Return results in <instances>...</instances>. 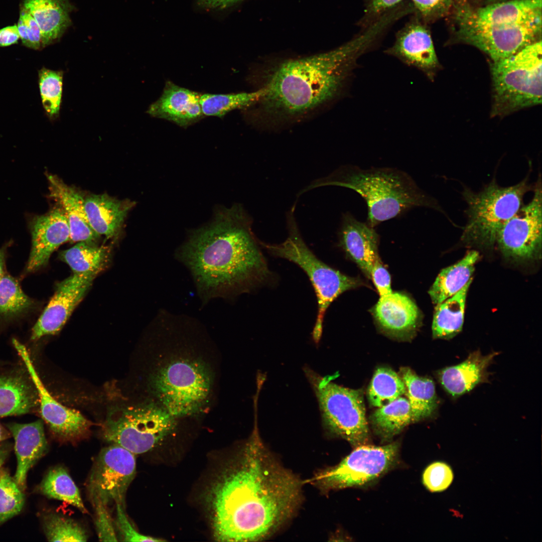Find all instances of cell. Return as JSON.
<instances>
[{
  "instance_id": "46",
  "label": "cell",
  "mask_w": 542,
  "mask_h": 542,
  "mask_svg": "<svg viewBox=\"0 0 542 542\" xmlns=\"http://www.w3.org/2000/svg\"><path fill=\"white\" fill-rule=\"evenodd\" d=\"M423 16L431 17L442 15L451 7L453 0H412Z\"/></svg>"
},
{
  "instance_id": "29",
  "label": "cell",
  "mask_w": 542,
  "mask_h": 542,
  "mask_svg": "<svg viewBox=\"0 0 542 542\" xmlns=\"http://www.w3.org/2000/svg\"><path fill=\"white\" fill-rule=\"evenodd\" d=\"M479 258L478 251L470 250L459 261L443 268L429 291L433 303L439 304L459 291L472 279Z\"/></svg>"
},
{
  "instance_id": "33",
  "label": "cell",
  "mask_w": 542,
  "mask_h": 542,
  "mask_svg": "<svg viewBox=\"0 0 542 542\" xmlns=\"http://www.w3.org/2000/svg\"><path fill=\"white\" fill-rule=\"evenodd\" d=\"M59 258L70 266L73 274L97 276L104 269L108 262V252L105 247L78 242L73 247L60 252Z\"/></svg>"
},
{
  "instance_id": "50",
  "label": "cell",
  "mask_w": 542,
  "mask_h": 542,
  "mask_svg": "<svg viewBox=\"0 0 542 542\" xmlns=\"http://www.w3.org/2000/svg\"><path fill=\"white\" fill-rule=\"evenodd\" d=\"M11 450L10 446L7 444L0 445V469L7 458Z\"/></svg>"
},
{
  "instance_id": "6",
  "label": "cell",
  "mask_w": 542,
  "mask_h": 542,
  "mask_svg": "<svg viewBox=\"0 0 542 542\" xmlns=\"http://www.w3.org/2000/svg\"><path fill=\"white\" fill-rule=\"evenodd\" d=\"M531 189L527 177L508 187L500 186L493 179L479 192L465 188L462 196L467 204V221L462 241L481 247H493L499 230L522 206L524 195Z\"/></svg>"
},
{
  "instance_id": "51",
  "label": "cell",
  "mask_w": 542,
  "mask_h": 542,
  "mask_svg": "<svg viewBox=\"0 0 542 542\" xmlns=\"http://www.w3.org/2000/svg\"><path fill=\"white\" fill-rule=\"evenodd\" d=\"M7 245L0 248V280L5 274V259Z\"/></svg>"
},
{
  "instance_id": "38",
  "label": "cell",
  "mask_w": 542,
  "mask_h": 542,
  "mask_svg": "<svg viewBox=\"0 0 542 542\" xmlns=\"http://www.w3.org/2000/svg\"><path fill=\"white\" fill-rule=\"evenodd\" d=\"M45 534L50 541H85L87 535L83 528L73 520L54 513L44 515Z\"/></svg>"
},
{
  "instance_id": "34",
  "label": "cell",
  "mask_w": 542,
  "mask_h": 542,
  "mask_svg": "<svg viewBox=\"0 0 542 542\" xmlns=\"http://www.w3.org/2000/svg\"><path fill=\"white\" fill-rule=\"evenodd\" d=\"M40 492L48 498L66 502L87 513L78 488L67 471L62 466L50 469L40 486Z\"/></svg>"
},
{
  "instance_id": "25",
  "label": "cell",
  "mask_w": 542,
  "mask_h": 542,
  "mask_svg": "<svg viewBox=\"0 0 542 542\" xmlns=\"http://www.w3.org/2000/svg\"><path fill=\"white\" fill-rule=\"evenodd\" d=\"M134 205L129 200H120L107 194H92L84 198L85 210L92 229L99 236L116 237L124 220Z\"/></svg>"
},
{
  "instance_id": "35",
  "label": "cell",
  "mask_w": 542,
  "mask_h": 542,
  "mask_svg": "<svg viewBox=\"0 0 542 542\" xmlns=\"http://www.w3.org/2000/svg\"><path fill=\"white\" fill-rule=\"evenodd\" d=\"M264 90L261 88L252 92L201 94L200 102L204 116L223 117L228 112L258 102Z\"/></svg>"
},
{
  "instance_id": "26",
  "label": "cell",
  "mask_w": 542,
  "mask_h": 542,
  "mask_svg": "<svg viewBox=\"0 0 542 542\" xmlns=\"http://www.w3.org/2000/svg\"><path fill=\"white\" fill-rule=\"evenodd\" d=\"M474 20L490 25H510L541 18V0H511L473 10L461 5Z\"/></svg>"
},
{
  "instance_id": "13",
  "label": "cell",
  "mask_w": 542,
  "mask_h": 542,
  "mask_svg": "<svg viewBox=\"0 0 542 542\" xmlns=\"http://www.w3.org/2000/svg\"><path fill=\"white\" fill-rule=\"evenodd\" d=\"M531 200L523 204L499 230L496 243L505 256L528 260L541 256L542 192L540 177Z\"/></svg>"
},
{
  "instance_id": "37",
  "label": "cell",
  "mask_w": 542,
  "mask_h": 542,
  "mask_svg": "<svg viewBox=\"0 0 542 542\" xmlns=\"http://www.w3.org/2000/svg\"><path fill=\"white\" fill-rule=\"evenodd\" d=\"M34 306L33 300L23 292L16 280L4 274L0 280V316L7 318L16 316Z\"/></svg>"
},
{
  "instance_id": "10",
  "label": "cell",
  "mask_w": 542,
  "mask_h": 542,
  "mask_svg": "<svg viewBox=\"0 0 542 542\" xmlns=\"http://www.w3.org/2000/svg\"><path fill=\"white\" fill-rule=\"evenodd\" d=\"M157 396L172 417L193 414L208 396L211 376L208 368L197 361L180 359L160 369L153 379Z\"/></svg>"
},
{
  "instance_id": "15",
  "label": "cell",
  "mask_w": 542,
  "mask_h": 542,
  "mask_svg": "<svg viewBox=\"0 0 542 542\" xmlns=\"http://www.w3.org/2000/svg\"><path fill=\"white\" fill-rule=\"evenodd\" d=\"M12 343L24 362L36 390L42 417L53 433L66 441L84 438L88 434L91 423L78 411L62 405L51 395L35 370L25 346L16 339H13Z\"/></svg>"
},
{
  "instance_id": "36",
  "label": "cell",
  "mask_w": 542,
  "mask_h": 542,
  "mask_svg": "<svg viewBox=\"0 0 542 542\" xmlns=\"http://www.w3.org/2000/svg\"><path fill=\"white\" fill-rule=\"evenodd\" d=\"M405 388L401 377L386 367L375 371L368 389L371 404L377 408L386 405L405 394Z\"/></svg>"
},
{
  "instance_id": "22",
  "label": "cell",
  "mask_w": 542,
  "mask_h": 542,
  "mask_svg": "<svg viewBox=\"0 0 542 542\" xmlns=\"http://www.w3.org/2000/svg\"><path fill=\"white\" fill-rule=\"evenodd\" d=\"M498 354L493 352L483 355L479 350L470 353L461 363L439 370V382L451 397L457 398L477 385L489 381L487 368Z\"/></svg>"
},
{
  "instance_id": "20",
  "label": "cell",
  "mask_w": 542,
  "mask_h": 542,
  "mask_svg": "<svg viewBox=\"0 0 542 542\" xmlns=\"http://www.w3.org/2000/svg\"><path fill=\"white\" fill-rule=\"evenodd\" d=\"M201 94L166 82L160 98L153 103L147 112L186 127L200 120L204 115L200 102Z\"/></svg>"
},
{
  "instance_id": "52",
  "label": "cell",
  "mask_w": 542,
  "mask_h": 542,
  "mask_svg": "<svg viewBox=\"0 0 542 542\" xmlns=\"http://www.w3.org/2000/svg\"><path fill=\"white\" fill-rule=\"evenodd\" d=\"M7 434H6L5 431L3 429V428L0 425V442H1L3 440H5L7 438Z\"/></svg>"
},
{
  "instance_id": "12",
  "label": "cell",
  "mask_w": 542,
  "mask_h": 542,
  "mask_svg": "<svg viewBox=\"0 0 542 542\" xmlns=\"http://www.w3.org/2000/svg\"><path fill=\"white\" fill-rule=\"evenodd\" d=\"M458 36L487 54L493 62L505 59L540 40L541 18L510 25H490L478 22L461 5L457 10Z\"/></svg>"
},
{
  "instance_id": "18",
  "label": "cell",
  "mask_w": 542,
  "mask_h": 542,
  "mask_svg": "<svg viewBox=\"0 0 542 542\" xmlns=\"http://www.w3.org/2000/svg\"><path fill=\"white\" fill-rule=\"evenodd\" d=\"M386 53L420 70L431 80L439 67L431 36L421 24L409 26Z\"/></svg>"
},
{
  "instance_id": "2",
  "label": "cell",
  "mask_w": 542,
  "mask_h": 542,
  "mask_svg": "<svg viewBox=\"0 0 542 542\" xmlns=\"http://www.w3.org/2000/svg\"><path fill=\"white\" fill-rule=\"evenodd\" d=\"M252 223L240 204L217 209L213 221L191 233L177 250L176 257L189 269L204 303L232 299L276 281Z\"/></svg>"
},
{
  "instance_id": "14",
  "label": "cell",
  "mask_w": 542,
  "mask_h": 542,
  "mask_svg": "<svg viewBox=\"0 0 542 542\" xmlns=\"http://www.w3.org/2000/svg\"><path fill=\"white\" fill-rule=\"evenodd\" d=\"M135 454L113 444L99 454L88 482V490L93 504L107 506L112 503L125 507L126 491L136 472Z\"/></svg>"
},
{
  "instance_id": "7",
  "label": "cell",
  "mask_w": 542,
  "mask_h": 542,
  "mask_svg": "<svg viewBox=\"0 0 542 542\" xmlns=\"http://www.w3.org/2000/svg\"><path fill=\"white\" fill-rule=\"evenodd\" d=\"M541 42L530 44L491 65L494 115L541 102Z\"/></svg>"
},
{
  "instance_id": "49",
  "label": "cell",
  "mask_w": 542,
  "mask_h": 542,
  "mask_svg": "<svg viewBox=\"0 0 542 542\" xmlns=\"http://www.w3.org/2000/svg\"><path fill=\"white\" fill-rule=\"evenodd\" d=\"M402 0H372L370 9L372 12L378 13L392 7Z\"/></svg>"
},
{
  "instance_id": "19",
  "label": "cell",
  "mask_w": 542,
  "mask_h": 542,
  "mask_svg": "<svg viewBox=\"0 0 542 542\" xmlns=\"http://www.w3.org/2000/svg\"><path fill=\"white\" fill-rule=\"evenodd\" d=\"M339 238V245L370 278L373 264L379 258V236L374 227L346 212L342 214Z\"/></svg>"
},
{
  "instance_id": "8",
  "label": "cell",
  "mask_w": 542,
  "mask_h": 542,
  "mask_svg": "<svg viewBox=\"0 0 542 542\" xmlns=\"http://www.w3.org/2000/svg\"><path fill=\"white\" fill-rule=\"evenodd\" d=\"M304 371L317 399L325 429L354 447L367 444L369 433L361 391L333 382L334 376H322L307 366Z\"/></svg>"
},
{
  "instance_id": "41",
  "label": "cell",
  "mask_w": 542,
  "mask_h": 542,
  "mask_svg": "<svg viewBox=\"0 0 542 542\" xmlns=\"http://www.w3.org/2000/svg\"><path fill=\"white\" fill-rule=\"evenodd\" d=\"M454 473L451 467L443 462L431 464L423 474V482L429 491L441 492L446 490L452 484Z\"/></svg>"
},
{
  "instance_id": "32",
  "label": "cell",
  "mask_w": 542,
  "mask_h": 542,
  "mask_svg": "<svg viewBox=\"0 0 542 542\" xmlns=\"http://www.w3.org/2000/svg\"><path fill=\"white\" fill-rule=\"evenodd\" d=\"M372 427L383 440H388L415 422L407 398L400 396L375 411L371 417Z\"/></svg>"
},
{
  "instance_id": "5",
  "label": "cell",
  "mask_w": 542,
  "mask_h": 542,
  "mask_svg": "<svg viewBox=\"0 0 542 542\" xmlns=\"http://www.w3.org/2000/svg\"><path fill=\"white\" fill-rule=\"evenodd\" d=\"M294 210L295 206L287 215L288 235L284 242L270 244L259 240V243L271 255L285 258L298 265L308 276L317 300L318 311L312 338L314 342L318 344L328 307L340 295L358 287L361 282L331 267L315 255L302 237L294 216Z\"/></svg>"
},
{
  "instance_id": "43",
  "label": "cell",
  "mask_w": 542,
  "mask_h": 542,
  "mask_svg": "<svg viewBox=\"0 0 542 542\" xmlns=\"http://www.w3.org/2000/svg\"><path fill=\"white\" fill-rule=\"evenodd\" d=\"M124 507L116 504V525L123 541H160V539L144 535L139 533L128 520L125 513Z\"/></svg>"
},
{
  "instance_id": "9",
  "label": "cell",
  "mask_w": 542,
  "mask_h": 542,
  "mask_svg": "<svg viewBox=\"0 0 542 542\" xmlns=\"http://www.w3.org/2000/svg\"><path fill=\"white\" fill-rule=\"evenodd\" d=\"M173 417L153 404L116 405L103 425L105 440L134 454L155 448L173 430Z\"/></svg>"
},
{
  "instance_id": "1",
  "label": "cell",
  "mask_w": 542,
  "mask_h": 542,
  "mask_svg": "<svg viewBox=\"0 0 542 542\" xmlns=\"http://www.w3.org/2000/svg\"><path fill=\"white\" fill-rule=\"evenodd\" d=\"M302 487L300 479L265 446L255 421L239 459L213 488L215 538L242 542L269 537L296 514Z\"/></svg>"
},
{
  "instance_id": "42",
  "label": "cell",
  "mask_w": 542,
  "mask_h": 542,
  "mask_svg": "<svg viewBox=\"0 0 542 542\" xmlns=\"http://www.w3.org/2000/svg\"><path fill=\"white\" fill-rule=\"evenodd\" d=\"M20 39L24 45L35 50L44 48L41 29L34 18L21 8L17 24Z\"/></svg>"
},
{
  "instance_id": "47",
  "label": "cell",
  "mask_w": 542,
  "mask_h": 542,
  "mask_svg": "<svg viewBox=\"0 0 542 542\" xmlns=\"http://www.w3.org/2000/svg\"><path fill=\"white\" fill-rule=\"evenodd\" d=\"M19 39L20 36L17 25L0 29V47L16 44Z\"/></svg>"
},
{
  "instance_id": "44",
  "label": "cell",
  "mask_w": 542,
  "mask_h": 542,
  "mask_svg": "<svg viewBox=\"0 0 542 542\" xmlns=\"http://www.w3.org/2000/svg\"><path fill=\"white\" fill-rule=\"evenodd\" d=\"M95 510V524L101 541H117V536L107 507L101 503L93 504Z\"/></svg>"
},
{
  "instance_id": "24",
  "label": "cell",
  "mask_w": 542,
  "mask_h": 542,
  "mask_svg": "<svg viewBox=\"0 0 542 542\" xmlns=\"http://www.w3.org/2000/svg\"><path fill=\"white\" fill-rule=\"evenodd\" d=\"M50 196L63 210L70 228V241L93 243L99 235L90 225L84 207V198L75 189L57 176L47 175Z\"/></svg>"
},
{
  "instance_id": "21",
  "label": "cell",
  "mask_w": 542,
  "mask_h": 542,
  "mask_svg": "<svg viewBox=\"0 0 542 542\" xmlns=\"http://www.w3.org/2000/svg\"><path fill=\"white\" fill-rule=\"evenodd\" d=\"M372 313L384 331L397 337L414 333L421 321L416 304L408 296L399 293L392 292L380 297Z\"/></svg>"
},
{
  "instance_id": "17",
  "label": "cell",
  "mask_w": 542,
  "mask_h": 542,
  "mask_svg": "<svg viewBox=\"0 0 542 542\" xmlns=\"http://www.w3.org/2000/svg\"><path fill=\"white\" fill-rule=\"evenodd\" d=\"M32 248L26 267L34 272L46 265L52 253L61 245L70 241V228L60 206L48 213L34 217L30 221Z\"/></svg>"
},
{
  "instance_id": "45",
  "label": "cell",
  "mask_w": 542,
  "mask_h": 542,
  "mask_svg": "<svg viewBox=\"0 0 542 542\" xmlns=\"http://www.w3.org/2000/svg\"><path fill=\"white\" fill-rule=\"evenodd\" d=\"M370 279H372L375 286L380 297L391 294L390 275L383 266L379 258L373 264L370 273Z\"/></svg>"
},
{
  "instance_id": "30",
  "label": "cell",
  "mask_w": 542,
  "mask_h": 542,
  "mask_svg": "<svg viewBox=\"0 0 542 542\" xmlns=\"http://www.w3.org/2000/svg\"><path fill=\"white\" fill-rule=\"evenodd\" d=\"M472 280L455 295L437 305L432 326L434 338L450 340L462 331L466 300Z\"/></svg>"
},
{
  "instance_id": "4",
  "label": "cell",
  "mask_w": 542,
  "mask_h": 542,
  "mask_svg": "<svg viewBox=\"0 0 542 542\" xmlns=\"http://www.w3.org/2000/svg\"><path fill=\"white\" fill-rule=\"evenodd\" d=\"M323 186L348 188L358 193L367 206L366 223L375 227L417 207L444 213L434 198L420 189L406 173L390 168L362 169L341 166L328 176L314 181L301 193Z\"/></svg>"
},
{
  "instance_id": "16",
  "label": "cell",
  "mask_w": 542,
  "mask_h": 542,
  "mask_svg": "<svg viewBox=\"0 0 542 542\" xmlns=\"http://www.w3.org/2000/svg\"><path fill=\"white\" fill-rule=\"evenodd\" d=\"M96 276L73 274L58 283L54 295L32 329L31 339L58 333L82 300Z\"/></svg>"
},
{
  "instance_id": "11",
  "label": "cell",
  "mask_w": 542,
  "mask_h": 542,
  "mask_svg": "<svg viewBox=\"0 0 542 542\" xmlns=\"http://www.w3.org/2000/svg\"><path fill=\"white\" fill-rule=\"evenodd\" d=\"M399 445H363L337 465L321 471L309 482L324 492L367 485L380 478L397 463Z\"/></svg>"
},
{
  "instance_id": "3",
  "label": "cell",
  "mask_w": 542,
  "mask_h": 542,
  "mask_svg": "<svg viewBox=\"0 0 542 542\" xmlns=\"http://www.w3.org/2000/svg\"><path fill=\"white\" fill-rule=\"evenodd\" d=\"M379 34L378 27L372 25L337 48L278 63L267 75L258 101L268 113L289 119L329 102L340 93L358 58Z\"/></svg>"
},
{
  "instance_id": "48",
  "label": "cell",
  "mask_w": 542,
  "mask_h": 542,
  "mask_svg": "<svg viewBox=\"0 0 542 542\" xmlns=\"http://www.w3.org/2000/svg\"><path fill=\"white\" fill-rule=\"evenodd\" d=\"M242 0H197V5L207 10H222Z\"/></svg>"
},
{
  "instance_id": "40",
  "label": "cell",
  "mask_w": 542,
  "mask_h": 542,
  "mask_svg": "<svg viewBox=\"0 0 542 542\" xmlns=\"http://www.w3.org/2000/svg\"><path fill=\"white\" fill-rule=\"evenodd\" d=\"M25 503V496L14 478L0 469V524L18 514Z\"/></svg>"
},
{
  "instance_id": "31",
  "label": "cell",
  "mask_w": 542,
  "mask_h": 542,
  "mask_svg": "<svg viewBox=\"0 0 542 542\" xmlns=\"http://www.w3.org/2000/svg\"><path fill=\"white\" fill-rule=\"evenodd\" d=\"M400 374L415 422L433 415L438 405L433 381L430 378L417 375L407 367L400 369Z\"/></svg>"
},
{
  "instance_id": "28",
  "label": "cell",
  "mask_w": 542,
  "mask_h": 542,
  "mask_svg": "<svg viewBox=\"0 0 542 542\" xmlns=\"http://www.w3.org/2000/svg\"><path fill=\"white\" fill-rule=\"evenodd\" d=\"M38 401L34 386L22 376L9 375L0 377V418L28 413Z\"/></svg>"
},
{
  "instance_id": "27",
  "label": "cell",
  "mask_w": 542,
  "mask_h": 542,
  "mask_svg": "<svg viewBox=\"0 0 542 542\" xmlns=\"http://www.w3.org/2000/svg\"><path fill=\"white\" fill-rule=\"evenodd\" d=\"M21 8L38 23L43 47L58 40L71 25L70 13L75 8L69 0H23Z\"/></svg>"
},
{
  "instance_id": "39",
  "label": "cell",
  "mask_w": 542,
  "mask_h": 542,
  "mask_svg": "<svg viewBox=\"0 0 542 542\" xmlns=\"http://www.w3.org/2000/svg\"><path fill=\"white\" fill-rule=\"evenodd\" d=\"M63 72L45 68L39 72V88L45 111L51 118L59 113L63 86Z\"/></svg>"
},
{
  "instance_id": "23",
  "label": "cell",
  "mask_w": 542,
  "mask_h": 542,
  "mask_svg": "<svg viewBox=\"0 0 542 542\" xmlns=\"http://www.w3.org/2000/svg\"><path fill=\"white\" fill-rule=\"evenodd\" d=\"M7 427L14 439L17 459L14 479L24 491L28 471L48 450L43 424L38 420L28 424L12 423Z\"/></svg>"
}]
</instances>
